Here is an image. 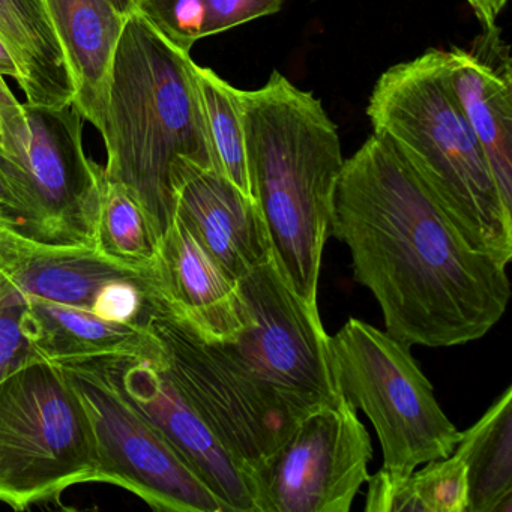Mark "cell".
I'll list each match as a JSON object with an SVG mask.
<instances>
[{"label": "cell", "mask_w": 512, "mask_h": 512, "mask_svg": "<svg viewBox=\"0 0 512 512\" xmlns=\"http://www.w3.org/2000/svg\"><path fill=\"white\" fill-rule=\"evenodd\" d=\"M0 76L11 77V79H19V71H17L16 62L11 58L10 52H8L7 46L0 41Z\"/></svg>", "instance_id": "cell-30"}, {"label": "cell", "mask_w": 512, "mask_h": 512, "mask_svg": "<svg viewBox=\"0 0 512 512\" xmlns=\"http://www.w3.org/2000/svg\"><path fill=\"white\" fill-rule=\"evenodd\" d=\"M331 236L400 343L451 347L484 337L511 296L506 266L467 244L418 173L373 133L344 161Z\"/></svg>", "instance_id": "cell-1"}, {"label": "cell", "mask_w": 512, "mask_h": 512, "mask_svg": "<svg viewBox=\"0 0 512 512\" xmlns=\"http://www.w3.org/2000/svg\"><path fill=\"white\" fill-rule=\"evenodd\" d=\"M175 215L236 281L271 257L259 206L215 169L193 167L182 176Z\"/></svg>", "instance_id": "cell-14"}, {"label": "cell", "mask_w": 512, "mask_h": 512, "mask_svg": "<svg viewBox=\"0 0 512 512\" xmlns=\"http://www.w3.org/2000/svg\"><path fill=\"white\" fill-rule=\"evenodd\" d=\"M409 479L421 512H467V466L458 455L428 461Z\"/></svg>", "instance_id": "cell-22"}, {"label": "cell", "mask_w": 512, "mask_h": 512, "mask_svg": "<svg viewBox=\"0 0 512 512\" xmlns=\"http://www.w3.org/2000/svg\"><path fill=\"white\" fill-rule=\"evenodd\" d=\"M454 454L467 466V512H512V388L460 433Z\"/></svg>", "instance_id": "cell-19"}, {"label": "cell", "mask_w": 512, "mask_h": 512, "mask_svg": "<svg viewBox=\"0 0 512 512\" xmlns=\"http://www.w3.org/2000/svg\"><path fill=\"white\" fill-rule=\"evenodd\" d=\"M137 10L184 52L206 38L205 0H139Z\"/></svg>", "instance_id": "cell-23"}, {"label": "cell", "mask_w": 512, "mask_h": 512, "mask_svg": "<svg viewBox=\"0 0 512 512\" xmlns=\"http://www.w3.org/2000/svg\"><path fill=\"white\" fill-rule=\"evenodd\" d=\"M110 2L125 17L130 16L133 11H136L137 5H139V0H110Z\"/></svg>", "instance_id": "cell-31"}, {"label": "cell", "mask_w": 512, "mask_h": 512, "mask_svg": "<svg viewBox=\"0 0 512 512\" xmlns=\"http://www.w3.org/2000/svg\"><path fill=\"white\" fill-rule=\"evenodd\" d=\"M443 76L475 131L506 208L512 211V58L499 26L467 47L440 50Z\"/></svg>", "instance_id": "cell-12"}, {"label": "cell", "mask_w": 512, "mask_h": 512, "mask_svg": "<svg viewBox=\"0 0 512 512\" xmlns=\"http://www.w3.org/2000/svg\"><path fill=\"white\" fill-rule=\"evenodd\" d=\"M154 269L167 307L202 340L233 341L250 323L238 281L176 215L158 242Z\"/></svg>", "instance_id": "cell-13"}, {"label": "cell", "mask_w": 512, "mask_h": 512, "mask_svg": "<svg viewBox=\"0 0 512 512\" xmlns=\"http://www.w3.org/2000/svg\"><path fill=\"white\" fill-rule=\"evenodd\" d=\"M196 80L215 170L251 197L245 160L241 89L221 79L211 68L197 64Z\"/></svg>", "instance_id": "cell-20"}, {"label": "cell", "mask_w": 512, "mask_h": 512, "mask_svg": "<svg viewBox=\"0 0 512 512\" xmlns=\"http://www.w3.org/2000/svg\"><path fill=\"white\" fill-rule=\"evenodd\" d=\"M109 361L128 400L175 446L224 511L259 512L253 481L170 379L163 349L154 356H109Z\"/></svg>", "instance_id": "cell-11"}, {"label": "cell", "mask_w": 512, "mask_h": 512, "mask_svg": "<svg viewBox=\"0 0 512 512\" xmlns=\"http://www.w3.org/2000/svg\"><path fill=\"white\" fill-rule=\"evenodd\" d=\"M250 194L268 230L272 259L296 295L317 305L323 250L343 151L337 125L313 92L280 71L241 91Z\"/></svg>", "instance_id": "cell-3"}, {"label": "cell", "mask_w": 512, "mask_h": 512, "mask_svg": "<svg viewBox=\"0 0 512 512\" xmlns=\"http://www.w3.org/2000/svg\"><path fill=\"white\" fill-rule=\"evenodd\" d=\"M367 116L418 173L467 244L503 266L512 259L506 208L484 149L443 76L440 50L388 68L371 91Z\"/></svg>", "instance_id": "cell-4"}, {"label": "cell", "mask_w": 512, "mask_h": 512, "mask_svg": "<svg viewBox=\"0 0 512 512\" xmlns=\"http://www.w3.org/2000/svg\"><path fill=\"white\" fill-rule=\"evenodd\" d=\"M250 323L206 353L230 389L286 431L340 397L319 307L305 304L269 257L238 281Z\"/></svg>", "instance_id": "cell-5"}, {"label": "cell", "mask_w": 512, "mask_h": 512, "mask_svg": "<svg viewBox=\"0 0 512 512\" xmlns=\"http://www.w3.org/2000/svg\"><path fill=\"white\" fill-rule=\"evenodd\" d=\"M473 13L481 22L482 28H493L497 25V19L502 14L508 0H466Z\"/></svg>", "instance_id": "cell-29"}, {"label": "cell", "mask_w": 512, "mask_h": 512, "mask_svg": "<svg viewBox=\"0 0 512 512\" xmlns=\"http://www.w3.org/2000/svg\"><path fill=\"white\" fill-rule=\"evenodd\" d=\"M104 175L134 197L161 241L175 218L176 187L193 169H215L196 64L139 10L116 47L103 131Z\"/></svg>", "instance_id": "cell-2"}, {"label": "cell", "mask_w": 512, "mask_h": 512, "mask_svg": "<svg viewBox=\"0 0 512 512\" xmlns=\"http://www.w3.org/2000/svg\"><path fill=\"white\" fill-rule=\"evenodd\" d=\"M83 121L74 104H23L0 82V173L35 241L95 247L103 166L86 157Z\"/></svg>", "instance_id": "cell-6"}, {"label": "cell", "mask_w": 512, "mask_h": 512, "mask_svg": "<svg viewBox=\"0 0 512 512\" xmlns=\"http://www.w3.org/2000/svg\"><path fill=\"white\" fill-rule=\"evenodd\" d=\"M23 301L0 299V380L40 361L22 329Z\"/></svg>", "instance_id": "cell-24"}, {"label": "cell", "mask_w": 512, "mask_h": 512, "mask_svg": "<svg viewBox=\"0 0 512 512\" xmlns=\"http://www.w3.org/2000/svg\"><path fill=\"white\" fill-rule=\"evenodd\" d=\"M286 0H205L206 38L280 13Z\"/></svg>", "instance_id": "cell-25"}, {"label": "cell", "mask_w": 512, "mask_h": 512, "mask_svg": "<svg viewBox=\"0 0 512 512\" xmlns=\"http://www.w3.org/2000/svg\"><path fill=\"white\" fill-rule=\"evenodd\" d=\"M53 365L88 416L100 482L131 491L155 511L226 512L175 446L122 392L109 356Z\"/></svg>", "instance_id": "cell-9"}, {"label": "cell", "mask_w": 512, "mask_h": 512, "mask_svg": "<svg viewBox=\"0 0 512 512\" xmlns=\"http://www.w3.org/2000/svg\"><path fill=\"white\" fill-rule=\"evenodd\" d=\"M155 275L113 262L89 245L43 244L8 271L0 272V299L40 298L91 311L101 287L115 280Z\"/></svg>", "instance_id": "cell-17"}, {"label": "cell", "mask_w": 512, "mask_h": 512, "mask_svg": "<svg viewBox=\"0 0 512 512\" xmlns=\"http://www.w3.org/2000/svg\"><path fill=\"white\" fill-rule=\"evenodd\" d=\"M410 475L398 476L379 470L368 479L367 512H421L410 485Z\"/></svg>", "instance_id": "cell-26"}, {"label": "cell", "mask_w": 512, "mask_h": 512, "mask_svg": "<svg viewBox=\"0 0 512 512\" xmlns=\"http://www.w3.org/2000/svg\"><path fill=\"white\" fill-rule=\"evenodd\" d=\"M43 244L44 242L35 241L17 230L0 224V272L13 268Z\"/></svg>", "instance_id": "cell-27"}, {"label": "cell", "mask_w": 512, "mask_h": 512, "mask_svg": "<svg viewBox=\"0 0 512 512\" xmlns=\"http://www.w3.org/2000/svg\"><path fill=\"white\" fill-rule=\"evenodd\" d=\"M0 41L16 62L26 103L53 109L73 104V77L44 0H0Z\"/></svg>", "instance_id": "cell-18"}, {"label": "cell", "mask_w": 512, "mask_h": 512, "mask_svg": "<svg viewBox=\"0 0 512 512\" xmlns=\"http://www.w3.org/2000/svg\"><path fill=\"white\" fill-rule=\"evenodd\" d=\"M95 248L113 262L139 271L154 269L157 242L139 203L122 185L101 178Z\"/></svg>", "instance_id": "cell-21"}, {"label": "cell", "mask_w": 512, "mask_h": 512, "mask_svg": "<svg viewBox=\"0 0 512 512\" xmlns=\"http://www.w3.org/2000/svg\"><path fill=\"white\" fill-rule=\"evenodd\" d=\"M371 460L370 434L340 395L305 415L260 470L257 509L349 512Z\"/></svg>", "instance_id": "cell-10"}, {"label": "cell", "mask_w": 512, "mask_h": 512, "mask_svg": "<svg viewBox=\"0 0 512 512\" xmlns=\"http://www.w3.org/2000/svg\"><path fill=\"white\" fill-rule=\"evenodd\" d=\"M0 224L28 236L25 209L0 173Z\"/></svg>", "instance_id": "cell-28"}, {"label": "cell", "mask_w": 512, "mask_h": 512, "mask_svg": "<svg viewBox=\"0 0 512 512\" xmlns=\"http://www.w3.org/2000/svg\"><path fill=\"white\" fill-rule=\"evenodd\" d=\"M338 394L362 410L379 437L386 472L407 476L419 464L454 454L460 431L434 397L410 347L358 319L329 337Z\"/></svg>", "instance_id": "cell-8"}, {"label": "cell", "mask_w": 512, "mask_h": 512, "mask_svg": "<svg viewBox=\"0 0 512 512\" xmlns=\"http://www.w3.org/2000/svg\"><path fill=\"white\" fill-rule=\"evenodd\" d=\"M67 58L76 97L74 107L103 131L116 47L125 19L110 0H44Z\"/></svg>", "instance_id": "cell-15"}, {"label": "cell", "mask_w": 512, "mask_h": 512, "mask_svg": "<svg viewBox=\"0 0 512 512\" xmlns=\"http://www.w3.org/2000/svg\"><path fill=\"white\" fill-rule=\"evenodd\" d=\"M22 329L37 358L50 364L161 352L145 325L109 322L85 308L40 298L23 299Z\"/></svg>", "instance_id": "cell-16"}, {"label": "cell", "mask_w": 512, "mask_h": 512, "mask_svg": "<svg viewBox=\"0 0 512 512\" xmlns=\"http://www.w3.org/2000/svg\"><path fill=\"white\" fill-rule=\"evenodd\" d=\"M83 482H100L97 451L61 370L35 361L0 380V502L25 511Z\"/></svg>", "instance_id": "cell-7"}]
</instances>
